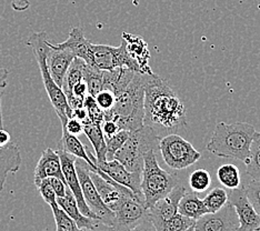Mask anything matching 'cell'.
<instances>
[{
  "mask_svg": "<svg viewBox=\"0 0 260 231\" xmlns=\"http://www.w3.org/2000/svg\"><path fill=\"white\" fill-rule=\"evenodd\" d=\"M62 136L61 139L59 141V149L63 150L64 152L69 153L78 159H82L90 166V170L96 171L97 167L92 162V160L89 157V153H88V149L84 146V144L77 138V136H74L69 134L64 126H62Z\"/></svg>",
  "mask_w": 260,
  "mask_h": 231,
  "instance_id": "22",
  "label": "cell"
},
{
  "mask_svg": "<svg viewBox=\"0 0 260 231\" xmlns=\"http://www.w3.org/2000/svg\"><path fill=\"white\" fill-rule=\"evenodd\" d=\"M94 98H96V102L99 108L104 111L110 110L112 107H114L116 102L115 93L110 90H107V89H103L102 91H99Z\"/></svg>",
  "mask_w": 260,
  "mask_h": 231,
  "instance_id": "37",
  "label": "cell"
},
{
  "mask_svg": "<svg viewBox=\"0 0 260 231\" xmlns=\"http://www.w3.org/2000/svg\"><path fill=\"white\" fill-rule=\"evenodd\" d=\"M159 150L171 169L182 170L198 162L202 153L179 135L170 134L159 138Z\"/></svg>",
  "mask_w": 260,
  "mask_h": 231,
  "instance_id": "7",
  "label": "cell"
},
{
  "mask_svg": "<svg viewBox=\"0 0 260 231\" xmlns=\"http://www.w3.org/2000/svg\"><path fill=\"white\" fill-rule=\"evenodd\" d=\"M144 124L157 136L177 134L187 124V110L168 82L153 74L145 88Z\"/></svg>",
  "mask_w": 260,
  "mask_h": 231,
  "instance_id": "1",
  "label": "cell"
},
{
  "mask_svg": "<svg viewBox=\"0 0 260 231\" xmlns=\"http://www.w3.org/2000/svg\"><path fill=\"white\" fill-rule=\"evenodd\" d=\"M157 149H159V137L150 127L144 124L141 128L130 131L125 145L115 153L114 159L129 171L141 173L146 153Z\"/></svg>",
  "mask_w": 260,
  "mask_h": 231,
  "instance_id": "6",
  "label": "cell"
},
{
  "mask_svg": "<svg viewBox=\"0 0 260 231\" xmlns=\"http://www.w3.org/2000/svg\"><path fill=\"white\" fill-rule=\"evenodd\" d=\"M26 46L30 47L34 51L35 58H36L40 69L41 78H43L47 94H48L50 103L55 108L59 119H60V121L68 120L69 118H72L73 109L69 107L67 98L64 96L62 89L56 84L54 79L51 78L49 70L47 68L46 57L47 50H48L49 47V41L48 38H47V34L45 31L31 34L30 37L26 41Z\"/></svg>",
  "mask_w": 260,
  "mask_h": 231,
  "instance_id": "4",
  "label": "cell"
},
{
  "mask_svg": "<svg viewBox=\"0 0 260 231\" xmlns=\"http://www.w3.org/2000/svg\"><path fill=\"white\" fill-rule=\"evenodd\" d=\"M128 231H157L155 226H153L150 218H146L143 222H140L139 224H137L135 228L130 229Z\"/></svg>",
  "mask_w": 260,
  "mask_h": 231,
  "instance_id": "43",
  "label": "cell"
},
{
  "mask_svg": "<svg viewBox=\"0 0 260 231\" xmlns=\"http://www.w3.org/2000/svg\"><path fill=\"white\" fill-rule=\"evenodd\" d=\"M35 186L37 187L38 191L41 195V198L44 199V201L47 205L50 206V208H52V207H55V206H58L57 195L54 191V189H52L49 178L41 180L40 182H38L37 185H35Z\"/></svg>",
  "mask_w": 260,
  "mask_h": 231,
  "instance_id": "35",
  "label": "cell"
},
{
  "mask_svg": "<svg viewBox=\"0 0 260 231\" xmlns=\"http://www.w3.org/2000/svg\"><path fill=\"white\" fill-rule=\"evenodd\" d=\"M228 201L237 212L239 227L237 231H260V216L248 200L245 187L229 189Z\"/></svg>",
  "mask_w": 260,
  "mask_h": 231,
  "instance_id": "11",
  "label": "cell"
},
{
  "mask_svg": "<svg viewBox=\"0 0 260 231\" xmlns=\"http://www.w3.org/2000/svg\"><path fill=\"white\" fill-rule=\"evenodd\" d=\"M246 164V173L252 179H260V131L255 133L250 145L249 156Z\"/></svg>",
  "mask_w": 260,
  "mask_h": 231,
  "instance_id": "27",
  "label": "cell"
},
{
  "mask_svg": "<svg viewBox=\"0 0 260 231\" xmlns=\"http://www.w3.org/2000/svg\"><path fill=\"white\" fill-rule=\"evenodd\" d=\"M82 124H84V133L87 136V138L90 140L94 152H96L97 161H107V158H106V155H107V147H106L105 135L100 124L93 123L90 120L82 122Z\"/></svg>",
  "mask_w": 260,
  "mask_h": 231,
  "instance_id": "25",
  "label": "cell"
},
{
  "mask_svg": "<svg viewBox=\"0 0 260 231\" xmlns=\"http://www.w3.org/2000/svg\"><path fill=\"white\" fill-rule=\"evenodd\" d=\"M72 118H76V119H78L81 122H85L87 120H89V118H88V112H87L85 107L74 109Z\"/></svg>",
  "mask_w": 260,
  "mask_h": 231,
  "instance_id": "45",
  "label": "cell"
},
{
  "mask_svg": "<svg viewBox=\"0 0 260 231\" xmlns=\"http://www.w3.org/2000/svg\"><path fill=\"white\" fill-rule=\"evenodd\" d=\"M255 133V127L248 122H218L206 148L217 157L236 159L245 163Z\"/></svg>",
  "mask_w": 260,
  "mask_h": 231,
  "instance_id": "3",
  "label": "cell"
},
{
  "mask_svg": "<svg viewBox=\"0 0 260 231\" xmlns=\"http://www.w3.org/2000/svg\"><path fill=\"white\" fill-rule=\"evenodd\" d=\"M203 200L208 213H214L228 203V192L223 188H215Z\"/></svg>",
  "mask_w": 260,
  "mask_h": 231,
  "instance_id": "30",
  "label": "cell"
},
{
  "mask_svg": "<svg viewBox=\"0 0 260 231\" xmlns=\"http://www.w3.org/2000/svg\"><path fill=\"white\" fill-rule=\"evenodd\" d=\"M218 180L220 181L221 185L227 189H236L240 187L241 178L240 171L237 166L233 163H226L219 167L217 171Z\"/></svg>",
  "mask_w": 260,
  "mask_h": 231,
  "instance_id": "28",
  "label": "cell"
},
{
  "mask_svg": "<svg viewBox=\"0 0 260 231\" xmlns=\"http://www.w3.org/2000/svg\"><path fill=\"white\" fill-rule=\"evenodd\" d=\"M22 162L19 148L14 142L0 147V191H3L9 174H16Z\"/></svg>",
  "mask_w": 260,
  "mask_h": 231,
  "instance_id": "20",
  "label": "cell"
},
{
  "mask_svg": "<svg viewBox=\"0 0 260 231\" xmlns=\"http://www.w3.org/2000/svg\"><path fill=\"white\" fill-rule=\"evenodd\" d=\"M57 204L70 218L73 219L80 229L91 228L93 224L98 221L97 219L88 218L82 215L78 205H77V201L74 197L73 192L70 191V189L68 187L66 189V194H64V197L57 198Z\"/></svg>",
  "mask_w": 260,
  "mask_h": 231,
  "instance_id": "21",
  "label": "cell"
},
{
  "mask_svg": "<svg viewBox=\"0 0 260 231\" xmlns=\"http://www.w3.org/2000/svg\"><path fill=\"white\" fill-rule=\"evenodd\" d=\"M189 186L192 189L193 192H204L209 188L211 183V177L209 171L206 169H197L189 176Z\"/></svg>",
  "mask_w": 260,
  "mask_h": 231,
  "instance_id": "31",
  "label": "cell"
},
{
  "mask_svg": "<svg viewBox=\"0 0 260 231\" xmlns=\"http://www.w3.org/2000/svg\"><path fill=\"white\" fill-rule=\"evenodd\" d=\"M59 158H60V163H61V171L64 178V182H66L67 187L70 189V191L73 192L74 197L77 201V205H78L81 213L88 218L97 219L96 215H93L89 207L87 206L86 201L84 199V195H82L80 182L78 179V175H77L76 171V157L69 155V153L64 152L61 149L57 150Z\"/></svg>",
  "mask_w": 260,
  "mask_h": 231,
  "instance_id": "13",
  "label": "cell"
},
{
  "mask_svg": "<svg viewBox=\"0 0 260 231\" xmlns=\"http://www.w3.org/2000/svg\"><path fill=\"white\" fill-rule=\"evenodd\" d=\"M196 220L190 219L180 215V213H176V215L170 218L168 221L162 223L160 227L157 228V231H185L186 229L193 226Z\"/></svg>",
  "mask_w": 260,
  "mask_h": 231,
  "instance_id": "33",
  "label": "cell"
},
{
  "mask_svg": "<svg viewBox=\"0 0 260 231\" xmlns=\"http://www.w3.org/2000/svg\"><path fill=\"white\" fill-rule=\"evenodd\" d=\"M87 94H88V88H87L86 82L82 80L74 86L73 90H72V94H70L69 97L75 96V97H78L80 99H85ZM69 97H67V98H69Z\"/></svg>",
  "mask_w": 260,
  "mask_h": 231,
  "instance_id": "42",
  "label": "cell"
},
{
  "mask_svg": "<svg viewBox=\"0 0 260 231\" xmlns=\"http://www.w3.org/2000/svg\"><path fill=\"white\" fill-rule=\"evenodd\" d=\"M75 58V55L69 49L61 48V47L49 43L46 57L47 68L49 70L51 78L60 88L67 70Z\"/></svg>",
  "mask_w": 260,
  "mask_h": 231,
  "instance_id": "16",
  "label": "cell"
},
{
  "mask_svg": "<svg viewBox=\"0 0 260 231\" xmlns=\"http://www.w3.org/2000/svg\"><path fill=\"white\" fill-rule=\"evenodd\" d=\"M96 167L102 170L104 174L109 176L111 179L116 181L117 183L129 188L144 204V195L140 189L141 173H139V171L127 170L116 159L110 160V161H97Z\"/></svg>",
  "mask_w": 260,
  "mask_h": 231,
  "instance_id": "14",
  "label": "cell"
},
{
  "mask_svg": "<svg viewBox=\"0 0 260 231\" xmlns=\"http://www.w3.org/2000/svg\"><path fill=\"white\" fill-rule=\"evenodd\" d=\"M239 220L234 206L229 203L214 213H206L194 222L196 231H237Z\"/></svg>",
  "mask_w": 260,
  "mask_h": 231,
  "instance_id": "12",
  "label": "cell"
},
{
  "mask_svg": "<svg viewBox=\"0 0 260 231\" xmlns=\"http://www.w3.org/2000/svg\"><path fill=\"white\" fill-rule=\"evenodd\" d=\"M100 127H102L105 138L110 137V136L117 134L120 130L119 127H118V124L114 120H108V119H105L104 122L100 124Z\"/></svg>",
  "mask_w": 260,
  "mask_h": 231,
  "instance_id": "41",
  "label": "cell"
},
{
  "mask_svg": "<svg viewBox=\"0 0 260 231\" xmlns=\"http://www.w3.org/2000/svg\"><path fill=\"white\" fill-rule=\"evenodd\" d=\"M186 192V188L178 183L168 194L158 200L150 209H148L149 218L156 229L168 221L170 218H173L176 213H178L179 201Z\"/></svg>",
  "mask_w": 260,
  "mask_h": 231,
  "instance_id": "15",
  "label": "cell"
},
{
  "mask_svg": "<svg viewBox=\"0 0 260 231\" xmlns=\"http://www.w3.org/2000/svg\"><path fill=\"white\" fill-rule=\"evenodd\" d=\"M114 213L115 220L112 228L116 231H128L149 217L148 210L135 194L123 195Z\"/></svg>",
  "mask_w": 260,
  "mask_h": 231,
  "instance_id": "10",
  "label": "cell"
},
{
  "mask_svg": "<svg viewBox=\"0 0 260 231\" xmlns=\"http://www.w3.org/2000/svg\"><path fill=\"white\" fill-rule=\"evenodd\" d=\"M122 39L126 41L127 51L130 57L138 63L141 74H153L148 64L150 59V52L146 41L139 37V36H135L127 32H122Z\"/></svg>",
  "mask_w": 260,
  "mask_h": 231,
  "instance_id": "19",
  "label": "cell"
},
{
  "mask_svg": "<svg viewBox=\"0 0 260 231\" xmlns=\"http://www.w3.org/2000/svg\"><path fill=\"white\" fill-rule=\"evenodd\" d=\"M49 180L52 186V189H54V191L57 195V198L64 197V194H66V189H67L66 182L61 179H59L57 177H51L49 178Z\"/></svg>",
  "mask_w": 260,
  "mask_h": 231,
  "instance_id": "40",
  "label": "cell"
},
{
  "mask_svg": "<svg viewBox=\"0 0 260 231\" xmlns=\"http://www.w3.org/2000/svg\"><path fill=\"white\" fill-rule=\"evenodd\" d=\"M129 134L130 131H128V130H119L117 134L110 136V137L105 138L106 147H107V155H106L107 161L114 160L115 153L119 150L123 145H125V142L129 137Z\"/></svg>",
  "mask_w": 260,
  "mask_h": 231,
  "instance_id": "32",
  "label": "cell"
},
{
  "mask_svg": "<svg viewBox=\"0 0 260 231\" xmlns=\"http://www.w3.org/2000/svg\"><path fill=\"white\" fill-rule=\"evenodd\" d=\"M11 7L15 11H26L30 7V2L29 0H11Z\"/></svg>",
  "mask_w": 260,
  "mask_h": 231,
  "instance_id": "44",
  "label": "cell"
},
{
  "mask_svg": "<svg viewBox=\"0 0 260 231\" xmlns=\"http://www.w3.org/2000/svg\"><path fill=\"white\" fill-rule=\"evenodd\" d=\"M153 74L136 73L128 86L116 96L112 108L105 112V119L114 120L120 130L134 131L144 126L145 88Z\"/></svg>",
  "mask_w": 260,
  "mask_h": 231,
  "instance_id": "2",
  "label": "cell"
},
{
  "mask_svg": "<svg viewBox=\"0 0 260 231\" xmlns=\"http://www.w3.org/2000/svg\"><path fill=\"white\" fill-rule=\"evenodd\" d=\"M84 81L86 82L88 88V93L91 96L96 97L99 91L103 89V82H104V70H100L96 67L88 66L86 63V67L84 70Z\"/></svg>",
  "mask_w": 260,
  "mask_h": 231,
  "instance_id": "29",
  "label": "cell"
},
{
  "mask_svg": "<svg viewBox=\"0 0 260 231\" xmlns=\"http://www.w3.org/2000/svg\"><path fill=\"white\" fill-rule=\"evenodd\" d=\"M54 213L55 222H56V231H82L77 223L64 212L60 207L55 206L51 208Z\"/></svg>",
  "mask_w": 260,
  "mask_h": 231,
  "instance_id": "34",
  "label": "cell"
},
{
  "mask_svg": "<svg viewBox=\"0 0 260 231\" xmlns=\"http://www.w3.org/2000/svg\"><path fill=\"white\" fill-rule=\"evenodd\" d=\"M178 212L180 215L197 220L206 213H208L204 200L198 197L197 192H186L179 201Z\"/></svg>",
  "mask_w": 260,
  "mask_h": 231,
  "instance_id": "24",
  "label": "cell"
},
{
  "mask_svg": "<svg viewBox=\"0 0 260 231\" xmlns=\"http://www.w3.org/2000/svg\"><path fill=\"white\" fill-rule=\"evenodd\" d=\"M62 126H64L67 131L74 136H79L84 133V124L76 118H69L68 120L61 121Z\"/></svg>",
  "mask_w": 260,
  "mask_h": 231,
  "instance_id": "38",
  "label": "cell"
},
{
  "mask_svg": "<svg viewBox=\"0 0 260 231\" xmlns=\"http://www.w3.org/2000/svg\"><path fill=\"white\" fill-rule=\"evenodd\" d=\"M75 164L77 175H78V179L80 182L82 195H84L87 206L89 207V209L93 215H96L98 220L112 227L115 220V213L105 205L102 197H100L97 191L96 186L93 185L91 177L89 175L90 166L85 160L78 158L76 159Z\"/></svg>",
  "mask_w": 260,
  "mask_h": 231,
  "instance_id": "8",
  "label": "cell"
},
{
  "mask_svg": "<svg viewBox=\"0 0 260 231\" xmlns=\"http://www.w3.org/2000/svg\"><path fill=\"white\" fill-rule=\"evenodd\" d=\"M246 195L253 209L260 216V179H252L248 186L245 187Z\"/></svg>",
  "mask_w": 260,
  "mask_h": 231,
  "instance_id": "36",
  "label": "cell"
},
{
  "mask_svg": "<svg viewBox=\"0 0 260 231\" xmlns=\"http://www.w3.org/2000/svg\"><path fill=\"white\" fill-rule=\"evenodd\" d=\"M91 45L90 41L85 37L84 31L78 27H73L70 29L67 40H64L61 44H57V46L61 47V48L69 49L74 53L75 57L82 59L88 66L92 64Z\"/></svg>",
  "mask_w": 260,
  "mask_h": 231,
  "instance_id": "18",
  "label": "cell"
},
{
  "mask_svg": "<svg viewBox=\"0 0 260 231\" xmlns=\"http://www.w3.org/2000/svg\"><path fill=\"white\" fill-rule=\"evenodd\" d=\"M177 177L167 173L159 166L155 150L146 153L141 171L140 189L144 195V206L148 210L158 200L164 198L178 185Z\"/></svg>",
  "mask_w": 260,
  "mask_h": 231,
  "instance_id": "5",
  "label": "cell"
},
{
  "mask_svg": "<svg viewBox=\"0 0 260 231\" xmlns=\"http://www.w3.org/2000/svg\"><path fill=\"white\" fill-rule=\"evenodd\" d=\"M92 67L100 70H112L116 68L125 67L135 73L141 74V70L134 59L127 51L126 41L121 40L119 47L106 45H91Z\"/></svg>",
  "mask_w": 260,
  "mask_h": 231,
  "instance_id": "9",
  "label": "cell"
},
{
  "mask_svg": "<svg viewBox=\"0 0 260 231\" xmlns=\"http://www.w3.org/2000/svg\"><path fill=\"white\" fill-rule=\"evenodd\" d=\"M185 231H196V230H194V224H193V226H191L190 228H188V229H186Z\"/></svg>",
  "mask_w": 260,
  "mask_h": 231,
  "instance_id": "47",
  "label": "cell"
},
{
  "mask_svg": "<svg viewBox=\"0 0 260 231\" xmlns=\"http://www.w3.org/2000/svg\"><path fill=\"white\" fill-rule=\"evenodd\" d=\"M135 74V71L125 67L112 70H104L103 89H107V90L112 91L115 93V96H117L128 86L129 82L134 78Z\"/></svg>",
  "mask_w": 260,
  "mask_h": 231,
  "instance_id": "23",
  "label": "cell"
},
{
  "mask_svg": "<svg viewBox=\"0 0 260 231\" xmlns=\"http://www.w3.org/2000/svg\"><path fill=\"white\" fill-rule=\"evenodd\" d=\"M8 77H9V70L0 67V128H4L3 112H2V97L4 94V89L8 86Z\"/></svg>",
  "mask_w": 260,
  "mask_h": 231,
  "instance_id": "39",
  "label": "cell"
},
{
  "mask_svg": "<svg viewBox=\"0 0 260 231\" xmlns=\"http://www.w3.org/2000/svg\"><path fill=\"white\" fill-rule=\"evenodd\" d=\"M34 177L35 185H37L41 180L51 177H57L59 179L64 181L61 171L60 158H59L57 150L51 149V148H47L46 150L43 151L38 160L36 169H35Z\"/></svg>",
  "mask_w": 260,
  "mask_h": 231,
  "instance_id": "17",
  "label": "cell"
},
{
  "mask_svg": "<svg viewBox=\"0 0 260 231\" xmlns=\"http://www.w3.org/2000/svg\"><path fill=\"white\" fill-rule=\"evenodd\" d=\"M85 67H86V62L82 60V59L77 58V57L74 59L72 64L69 66L61 86V89L66 98L72 94L74 86L84 80Z\"/></svg>",
  "mask_w": 260,
  "mask_h": 231,
  "instance_id": "26",
  "label": "cell"
},
{
  "mask_svg": "<svg viewBox=\"0 0 260 231\" xmlns=\"http://www.w3.org/2000/svg\"><path fill=\"white\" fill-rule=\"evenodd\" d=\"M82 231H116V230L111 226H108V224H106L100 220H98L91 228L82 229Z\"/></svg>",
  "mask_w": 260,
  "mask_h": 231,
  "instance_id": "46",
  "label": "cell"
}]
</instances>
